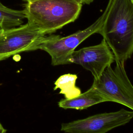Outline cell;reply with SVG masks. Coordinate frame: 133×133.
<instances>
[{"mask_svg":"<svg viewBox=\"0 0 133 133\" xmlns=\"http://www.w3.org/2000/svg\"><path fill=\"white\" fill-rule=\"evenodd\" d=\"M97 33L102 36L115 58L124 62L133 53V3L113 0L105 20Z\"/></svg>","mask_w":133,"mask_h":133,"instance_id":"cell-1","label":"cell"},{"mask_svg":"<svg viewBox=\"0 0 133 133\" xmlns=\"http://www.w3.org/2000/svg\"><path fill=\"white\" fill-rule=\"evenodd\" d=\"M82 5L76 0H31L23 10L27 22L47 35L76 20Z\"/></svg>","mask_w":133,"mask_h":133,"instance_id":"cell-2","label":"cell"},{"mask_svg":"<svg viewBox=\"0 0 133 133\" xmlns=\"http://www.w3.org/2000/svg\"><path fill=\"white\" fill-rule=\"evenodd\" d=\"M112 1L109 0L102 15L86 29L65 37L54 34L46 35L38 49L43 50L50 55L51 64L54 66L71 64L70 59L75 48L91 35L97 33L101 27Z\"/></svg>","mask_w":133,"mask_h":133,"instance_id":"cell-3","label":"cell"},{"mask_svg":"<svg viewBox=\"0 0 133 133\" xmlns=\"http://www.w3.org/2000/svg\"><path fill=\"white\" fill-rule=\"evenodd\" d=\"M107 101L116 102L133 111V86L126 74L124 62L107 68L92 86Z\"/></svg>","mask_w":133,"mask_h":133,"instance_id":"cell-4","label":"cell"},{"mask_svg":"<svg viewBox=\"0 0 133 133\" xmlns=\"http://www.w3.org/2000/svg\"><path fill=\"white\" fill-rule=\"evenodd\" d=\"M46 35L28 22L0 32V61L19 53L38 49Z\"/></svg>","mask_w":133,"mask_h":133,"instance_id":"cell-5","label":"cell"},{"mask_svg":"<svg viewBox=\"0 0 133 133\" xmlns=\"http://www.w3.org/2000/svg\"><path fill=\"white\" fill-rule=\"evenodd\" d=\"M132 118L133 111L122 109L62 123L61 131L65 133H106L129 123Z\"/></svg>","mask_w":133,"mask_h":133,"instance_id":"cell-6","label":"cell"},{"mask_svg":"<svg viewBox=\"0 0 133 133\" xmlns=\"http://www.w3.org/2000/svg\"><path fill=\"white\" fill-rule=\"evenodd\" d=\"M70 62L71 64H79L90 71L94 79H96L115 62V58L109 46L102 39L99 44L74 50L71 55Z\"/></svg>","mask_w":133,"mask_h":133,"instance_id":"cell-7","label":"cell"},{"mask_svg":"<svg viewBox=\"0 0 133 133\" xmlns=\"http://www.w3.org/2000/svg\"><path fill=\"white\" fill-rule=\"evenodd\" d=\"M107 102V100L92 86L84 93L72 99H63L58 102V106L64 109L84 110L95 104Z\"/></svg>","mask_w":133,"mask_h":133,"instance_id":"cell-8","label":"cell"},{"mask_svg":"<svg viewBox=\"0 0 133 133\" xmlns=\"http://www.w3.org/2000/svg\"><path fill=\"white\" fill-rule=\"evenodd\" d=\"M78 77L76 74L68 73L59 76L55 82L54 90L60 89V94L63 95L65 99H72L81 94V89L75 85Z\"/></svg>","mask_w":133,"mask_h":133,"instance_id":"cell-9","label":"cell"},{"mask_svg":"<svg viewBox=\"0 0 133 133\" xmlns=\"http://www.w3.org/2000/svg\"><path fill=\"white\" fill-rule=\"evenodd\" d=\"M25 18L23 10H15L3 5L0 2V28L3 30L19 26Z\"/></svg>","mask_w":133,"mask_h":133,"instance_id":"cell-10","label":"cell"},{"mask_svg":"<svg viewBox=\"0 0 133 133\" xmlns=\"http://www.w3.org/2000/svg\"><path fill=\"white\" fill-rule=\"evenodd\" d=\"M22 1L23 2H27L31 1V0H22ZM76 1L80 2L82 4H87V5H89L90 3H91L92 2H94V0H76Z\"/></svg>","mask_w":133,"mask_h":133,"instance_id":"cell-11","label":"cell"},{"mask_svg":"<svg viewBox=\"0 0 133 133\" xmlns=\"http://www.w3.org/2000/svg\"><path fill=\"white\" fill-rule=\"evenodd\" d=\"M6 131V130L4 128L2 124L0 123V133H5Z\"/></svg>","mask_w":133,"mask_h":133,"instance_id":"cell-12","label":"cell"},{"mask_svg":"<svg viewBox=\"0 0 133 133\" xmlns=\"http://www.w3.org/2000/svg\"><path fill=\"white\" fill-rule=\"evenodd\" d=\"M3 30V29H1V28H0V32H1V30Z\"/></svg>","mask_w":133,"mask_h":133,"instance_id":"cell-13","label":"cell"},{"mask_svg":"<svg viewBox=\"0 0 133 133\" xmlns=\"http://www.w3.org/2000/svg\"><path fill=\"white\" fill-rule=\"evenodd\" d=\"M131 1L132 3H133V0H131Z\"/></svg>","mask_w":133,"mask_h":133,"instance_id":"cell-14","label":"cell"}]
</instances>
